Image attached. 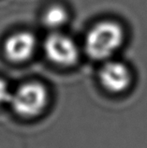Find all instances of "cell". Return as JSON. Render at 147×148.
Returning a JSON list of instances; mask_svg holds the SVG:
<instances>
[{
  "mask_svg": "<svg viewBox=\"0 0 147 148\" xmlns=\"http://www.w3.org/2000/svg\"><path fill=\"white\" fill-rule=\"evenodd\" d=\"M44 52L50 61L59 66H71L79 57V49L72 38L59 32H53L46 38Z\"/></svg>",
  "mask_w": 147,
  "mask_h": 148,
  "instance_id": "cell-3",
  "label": "cell"
},
{
  "mask_svg": "<svg viewBox=\"0 0 147 148\" xmlns=\"http://www.w3.org/2000/svg\"><path fill=\"white\" fill-rule=\"evenodd\" d=\"M68 21V12L61 5H53L45 10L43 14V24L51 29H59Z\"/></svg>",
  "mask_w": 147,
  "mask_h": 148,
  "instance_id": "cell-6",
  "label": "cell"
},
{
  "mask_svg": "<svg viewBox=\"0 0 147 148\" xmlns=\"http://www.w3.org/2000/svg\"><path fill=\"white\" fill-rule=\"evenodd\" d=\"M36 47V37L27 31H20L7 38L4 44V52L10 60L23 62L33 56Z\"/></svg>",
  "mask_w": 147,
  "mask_h": 148,
  "instance_id": "cell-4",
  "label": "cell"
},
{
  "mask_svg": "<svg viewBox=\"0 0 147 148\" xmlns=\"http://www.w3.org/2000/svg\"><path fill=\"white\" fill-rule=\"evenodd\" d=\"M11 93L8 84L3 80L0 79V104L10 102L11 99Z\"/></svg>",
  "mask_w": 147,
  "mask_h": 148,
  "instance_id": "cell-7",
  "label": "cell"
},
{
  "mask_svg": "<svg viewBox=\"0 0 147 148\" xmlns=\"http://www.w3.org/2000/svg\"><path fill=\"white\" fill-rule=\"evenodd\" d=\"M125 40L123 27L111 20L100 21L88 31L84 49L88 56L95 60H105L121 47Z\"/></svg>",
  "mask_w": 147,
  "mask_h": 148,
  "instance_id": "cell-1",
  "label": "cell"
},
{
  "mask_svg": "<svg viewBox=\"0 0 147 148\" xmlns=\"http://www.w3.org/2000/svg\"><path fill=\"white\" fill-rule=\"evenodd\" d=\"M102 86L111 93L125 91L130 84V73L125 65L119 62H108L99 71Z\"/></svg>",
  "mask_w": 147,
  "mask_h": 148,
  "instance_id": "cell-5",
  "label": "cell"
},
{
  "mask_svg": "<svg viewBox=\"0 0 147 148\" xmlns=\"http://www.w3.org/2000/svg\"><path fill=\"white\" fill-rule=\"evenodd\" d=\"M48 101L46 88L38 83L23 84L12 95L10 103L19 115L33 117L44 110Z\"/></svg>",
  "mask_w": 147,
  "mask_h": 148,
  "instance_id": "cell-2",
  "label": "cell"
}]
</instances>
